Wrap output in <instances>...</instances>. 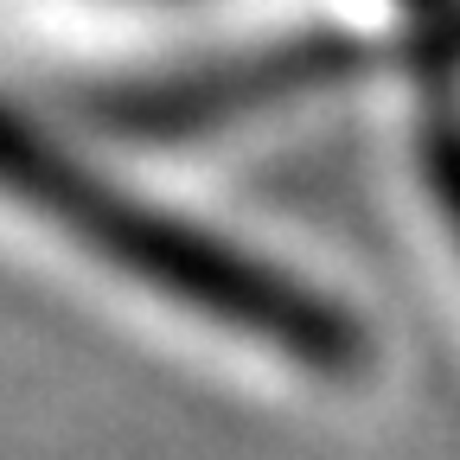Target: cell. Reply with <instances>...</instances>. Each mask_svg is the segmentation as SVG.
<instances>
[{
  "label": "cell",
  "instance_id": "cell-2",
  "mask_svg": "<svg viewBox=\"0 0 460 460\" xmlns=\"http://www.w3.org/2000/svg\"><path fill=\"white\" fill-rule=\"evenodd\" d=\"M422 172L435 186L441 217L460 237V115L454 109H429V122H422Z\"/></svg>",
  "mask_w": 460,
  "mask_h": 460
},
{
  "label": "cell",
  "instance_id": "cell-1",
  "mask_svg": "<svg viewBox=\"0 0 460 460\" xmlns=\"http://www.w3.org/2000/svg\"><path fill=\"white\" fill-rule=\"evenodd\" d=\"M0 192H13L39 217L65 224L77 243H90L115 269L141 275L160 295L186 301L192 314H211V320L237 326L250 339L281 345L295 365H314V371H332V377L365 365L358 326L332 301L307 295L301 281L250 262L243 250H230L217 237H199L192 224H172V217L135 205L128 192L102 186L96 172L65 160L7 109H0Z\"/></svg>",
  "mask_w": 460,
  "mask_h": 460
}]
</instances>
